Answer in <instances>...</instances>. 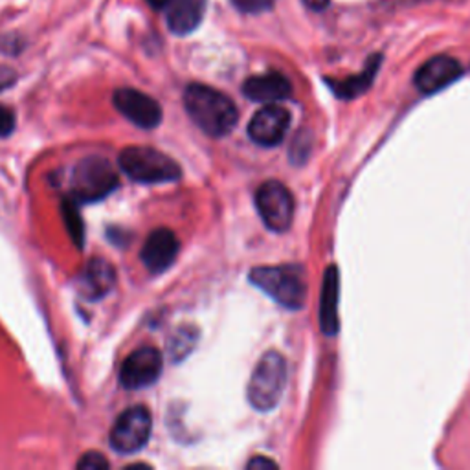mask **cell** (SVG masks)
<instances>
[{
    "mask_svg": "<svg viewBox=\"0 0 470 470\" xmlns=\"http://www.w3.org/2000/svg\"><path fill=\"white\" fill-rule=\"evenodd\" d=\"M184 107L193 124L214 138L230 134L239 120L238 107L226 94L199 83L186 88Z\"/></svg>",
    "mask_w": 470,
    "mask_h": 470,
    "instance_id": "cell-1",
    "label": "cell"
},
{
    "mask_svg": "<svg viewBox=\"0 0 470 470\" xmlns=\"http://www.w3.org/2000/svg\"><path fill=\"white\" fill-rule=\"evenodd\" d=\"M250 281L285 309L300 311L305 305L307 283L300 264L254 269Z\"/></svg>",
    "mask_w": 470,
    "mask_h": 470,
    "instance_id": "cell-2",
    "label": "cell"
},
{
    "mask_svg": "<svg viewBox=\"0 0 470 470\" xmlns=\"http://www.w3.org/2000/svg\"><path fill=\"white\" fill-rule=\"evenodd\" d=\"M122 171L131 181L140 184H166L181 179L182 169L171 157L153 147L133 145L118 157Z\"/></svg>",
    "mask_w": 470,
    "mask_h": 470,
    "instance_id": "cell-3",
    "label": "cell"
},
{
    "mask_svg": "<svg viewBox=\"0 0 470 470\" xmlns=\"http://www.w3.org/2000/svg\"><path fill=\"white\" fill-rule=\"evenodd\" d=\"M120 179L116 167L100 155L79 160L70 173V197L76 202H98L110 195Z\"/></svg>",
    "mask_w": 470,
    "mask_h": 470,
    "instance_id": "cell-4",
    "label": "cell"
},
{
    "mask_svg": "<svg viewBox=\"0 0 470 470\" xmlns=\"http://www.w3.org/2000/svg\"><path fill=\"white\" fill-rule=\"evenodd\" d=\"M287 386V362L276 351H269L257 362L250 382L248 401L259 411H269L278 406Z\"/></svg>",
    "mask_w": 470,
    "mask_h": 470,
    "instance_id": "cell-5",
    "label": "cell"
},
{
    "mask_svg": "<svg viewBox=\"0 0 470 470\" xmlns=\"http://www.w3.org/2000/svg\"><path fill=\"white\" fill-rule=\"evenodd\" d=\"M153 417L145 406L127 408L124 414L114 421L110 430V447L120 454H134L142 450L151 437Z\"/></svg>",
    "mask_w": 470,
    "mask_h": 470,
    "instance_id": "cell-6",
    "label": "cell"
},
{
    "mask_svg": "<svg viewBox=\"0 0 470 470\" xmlns=\"http://www.w3.org/2000/svg\"><path fill=\"white\" fill-rule=\"evenodd\" d=\"M257 212L272 231L288 230L294 217V197L288 188L278 181H267L255 191Z\"/></svg>",
    "mask_w": 470,
    "mask_h": 470,
    "instance_id": "cell-7",
    "label": "cell"
},
{
    "mask_svg": "<svg viewBox=\"0 0 470 470\" xmlns=\"http://www.w3.org/2000/svg\"><path fill=\"white\" fill-rule=\"evenodd\" d=\"M162 375V352L153 345L133 351L120 368V382L127 390H143L153 386Z\"/></svg>",
    "mask_w": 470,
    "mask_h": 470,
    "instance_id": "cell-8",
    "label": "cell"
},
{
    "mask_svg": "<svg viewBox=\"0 0 470 470\" xmlns=\"http://www.w3.org/2000/svg\"><path fill=\"white\" fill-rule=\"evenodd\" d=\"M114 107L140 129H155L162 122V109L157 100L136 88H120L114 93Z\"/></svg>",
    "mask_w": 470,
    "mask_h": 470,
    "instance_id": "cell-9",
    "label": "cell"
},
{
    "mask_svg": "<svg viewBox=\"0 0 470 470\" xmlns=\"http://www.w3.org/2000/svg\"><path fill=\"white\" fill-rule=\"evenodd\" d=\"M288 124V110L278 103H269L252 116L248 124V134L257 145L274 147L285 138Z\"/></svg>",
    "mask_w": 470,
    "mask_h": 470,
    "instance_id": "cell-10",
    "label": "cell"
},
{
    "mask_svg": "<svg viewBox=\"0 0 470 470\" xmlns=\"http://www.w3.org/2000/svg\"><path fill=\"white\" fill-rule=\"evenodd\" d=\"M179 239L169 228H157L145 239L140 257L151 274H162L179 255Z\"/></svg>",
    "mask_w": 470,
    "mask_h": 470,
    "instance_id": "cell-11",
    "label": "cell"
},
{
    "mask_svg": "<svg viewBox=\"0 0 470 470\" xmlns=\"http://www.w3.org/2000/svg\"><path fill=\"white\" fill-rule=\"evenodd\" d=\"M463 74V67L458 59L450 55H435L416 72V86L425 94L443 91L445 86L458 81Z\"/></svg>",
    "mask_w": 470,
    "mask_h": 470,
    "instance_id": "cell-12",
    "label": "cell"
},
{
    "mask_svg": "<svg viewBox=\"0 0 470 470\" xmlns=\"http://www.w3.org/2000/svg\"><path fill=\"white\" fill-rule=\"evenodd\" d=\"M114 285H116V271L103 257H93L88 261L77 281L79 292L91 302L105 298L114 288Z\"/></svg>",
    "mask_w": 470,
    "mask_h": 470,
    "instance_id": "cell-13",
    "label": "cell"
},
{
    "mask_svg": "<svg viewBox=\"0 0 470 470\" xmlns=\"http://www.w3.org/2000/svg\"><path fill=\"white\" fill-rule=\"evenodd\" d=\"M243 93L252 101L269 105L287 100L292 94V85L281 72H267L248 77L243 85Z\"/></svg>",
    "mask_w": 470,
    "mask_h": 470,
    "instance_id": "cell-14",
    "label": "cell"
},
{
    "mask_svg": "<svg viewBox=\"0 0 470 470\" xmlns=\"http://www.w3.org/2000/svg\"><path fill=\"white\" fill-rule=\"evenodd\" d=\"M208 0H169L167 26L174 36H188L199 28L204 19Z\"/></svg>",
    "mask_w": 470,
    "mask_h": 470,
    "instance_id": "cell-15",
    "label": "cell"
},
{
    "mask_svg": "<svg viewBox=\"0 0 470 470\" xmlns=\"http://www.w3.org/2000/svg\"><path fill=\"white\" fill-rule=\"evenodd\" d=\"M338 269L329 267L323 278L320 300V326L329 336L338 333Z\"/></svg>",
    "mask_w": 470,
    "mask_h": 470,
    "instance_id": "cell-16",
    "label": "cell"
},
{
    "mask_svg": "<svg viewBox=\"0 0 470 470\" xmlns=\"http://www.w3.org/2000/svg\"><path fill=\"white\" fill-rule=\"evenodd\" d=\"M380 61L382 57L380 55H373L364 72L359 74V76H352L349 79H342V81H328L329 86L335 91V94L338 98H344V100H351V98H357L361 96L364 91H368V88L371 86L377 72H378V67H380Z\"/></svg>",
    "mask_w": 470,
    "mask_h": 470,
    "instance_id": "cell-17",
    "label": "cell"
},
{
    "mask_svg": "<svg viewBox=\"0 0 470 470\" xmlns=\"http://www.w3.org/2000/svg\"><path fill=\"white\" fill-rule=\"evenodd\" d=\"M199 333L195 328H182L176 331L169 340V355L173 362H179L188 357L197 344Z\"/></svg>",
    "mask_w": 470,
    "mask_h": 470,
    "instance_id": "cell-18",
    "label": "cell"
},
{
    "mask_svg": "<svg viewBox=\"0 0 470 470\" xmlns=\"http://www.w3.org/2000/svg\"><path fill=\"white\" fill-rule=\"evenodd\" d=\"M77 204L72 197H67L63 200V217H65V224L69 228V233L72 241L77 245V248H83V235H85V226L81 221V214Z\"/></svg>",
    "mask_w": 470,
    "mask_h": 470,
    "instance_id": "cell-19",
    "label": "cell"
},
{
    "mask_svg": "<svg viewBox=\"0 0 470 470\" xmlns=\"http://www.w3.org/2000/svg\"><path fill=\"white\" fill-rule=\"evenodd\" d=\"M109 466H110V463L100 452H86L77 461V468H81V470H101V468H109Z\"/></svg>",
    "mask_w": 470,
    "mask_h": 470,
    "instance_id": "cell-20",
    "label": "cell"
},
{
    "mask_svg": "<svg viewBox=\"0 0 470 470\" xmlns=\"http://www.w3.org/2000/svg\"><path fill=\"white\" fill-rule=\"evenodd\" d=\"M233 6L245 13L269 12L274 6V0H231Z\"/></svg>",
    "mask_w": 470,
    "mask_h": 470,
    "instance_id": "cell-21",
    "label": "cell"
},
{
    "mask_svg": "<svg viewBox=\"0 0 470 470\" xmlns=\"http://www.w3.org/2000/svg\"><path fill=\"white\" fill-rule=\"evenodd\" d=\"M15 114L12 109L0 105V136H10L15 129Z\"/></svg>",
    "mask_w": 470,
    "mask_h": 470,
    "instance_id": "cell-22",
    "label": "cell"
},
{
    "mask_svg": "<svg viewBox=\"0 0 470 470\" xmlns=\"http://www.w3.org/2000/svg\"><path fill=\"white\" fill-rule=\"evenodd\" d=\"M17 81V72L10 67H0V93L6 91Z\"/></svg>",
    "mask_w": 470,
    "mask_h": 470,
    "instance_id": "cell-23",
    "label": "cell"
},
{
    "mask_svg": "<svg viewBox=\"0 0 470 470\" xmlns=\"http://www.w3.org/2000/svg\"><path fill=\"white\" fill-rule=\"evenodd\" d=\"M278 465L272 461V459H267V458H254L250 463H248V468H276Z\"/></svg>",
    "mask_w": 470,
    "mask_h": 470,
    "instance_id": "cell-24",
    "label": "cell"
},
{
    "mask_svg": "<svg viewBox=\"0 0 470 470\" xmlns=\"http://www.w3.org/2000/svg\"><path fill=\"white\" fill-rule=\"evenodd\" d=\"M302 3L312 12H323L329 6V0H302Z\"/></svg>",
    "mask_w": 470,
    "mask_h": 470,
    "instance_id": "cell-25",
    "label": "cell"
},
{
    "mask_svg": "<svg viewBox=\"0 0 470 470\" xmlns=\"http://www.w3.org/2000/svg\"><path fill=\"white\" fill-rule=\"evenodd\" d=\"M147 3H150V6L153 10H164L167 6L169 0H147Z\"/></svg>",
    "mask_w": 470,
    "mask_h": 470,
    "instance_id": "cell-26",
    "label": "cell"
}]
</instances>
